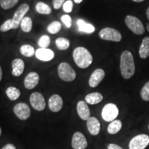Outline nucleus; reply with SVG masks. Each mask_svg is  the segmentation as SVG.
<instances>
[{
    "instance_id": "32",
    "label": "nucleus",
    "mask_w": 149,
    "mask_h": 149,
    "mask_svg": "<svg viewBox=\"0 0 149 149\" xmlns=\"http://www.w3.org/2000/svg\"><path fill=\"white\" fill-rule=\"evenodd\" d=\"M50 42H51V40H50L49 36L43 35L38 41V45L42 48H46L50 45Z\"/></svg>"
},
{
    "instance_id": "16",
    "label": "nucleus",
    "mask_w": 149,
    "mask_h": 149,
    "mask_svg": "<svg viewBox=\"0 0 149 149\" xmlns=\"http://www.w3.org/2000/svg\"><path fill=\"white\" fill-rule=\"evenodd\" d=\"M87 128L91 135H97L100 131V123L96 117H91L87 120Z\"/></svg>"
},
{
    "instance_id": "18",
    "label": "nucleus",
    "mask_w": 149,
    "mask_h": 149,
    "mask_svg": "<svg viewBox=\"0 0 149 149\" xmlns=\"http://www.w3.org/2000/svg\"><path fill=\"white\" fill-rule=\"evenodd\" d=\"M12 74L13 76L19 77L23 73L25 64L24 61L21 59H15L12 61Z\"/></svg>"
},
{
    "instance_id": "25",
    "label": "nucleus",
    "mask_w": 149,
    "mask_h": 149,
    "mask_svg": "<svg viewBox=\"0 0 149 149\" xmlns=\"http://www.w3.org/2000/svg\"><path fill=\"white\" fill-rule=\"evenodd\" d=\"M21 29L24 32L29 33L31 31L33 27V22L31 17H25L20 23Z\"/></svg>"
},
{
    "instance_id": "5",
    "label": "nucleus",
    "mask_w": 149,
    "mask_h": 149,
    "mask_svg": "<svg viewBox=\"0 0 149 149\" xmlns=\"http://www.w3.org/2000/svg\"><path fill=\"white\" fill-rule=\"evenodd\" d=\"M99 36L103 40L111 41V42H119L122 40V34L117 30L113 28H104L100 31Z\"/></svg>"
},
{
    "instance_id": "8",
    "label": "nucleus",
    "mask_w": 149,
    "mask_h": 149,
    "mask_svg": "<svg viewBox=\"0 0 149 149\" xmlns=\"http://www.w3.org/2000/svg\"><path fill=\"white\" fill-rule=\"evenodd\" d=\"M30 102L33 108L38 111H42L46 107V102L44 96L38 92L33 93L30 97Z\"/></svg>"
},
{
    "instance_id": "30",
    "label": "nucleus",
    "mask_w": 149,
    "mask_h": 149,
    "mask_svg": "<svg viewBox=\"0 0 149 149\" xmlns=\"http://www.w3.org/2000/svg\"><path fill=\"white\" fill-rule=\"evenodd\" d=\"M18 1L19 0H0V6L3 9L7 10L14 7Z\"/></svg>"
},
{
    "instance_id": "35",
    "label": "nucleus",
    "mask_w": 149,
    "mask_h": 149,
    "mask_svg": "<svg viewBox=\"0 0 149 149\" xmlns=\"http://www.w3.org/2000/svg\"><path fill=\"white\" fill-rule=\"evenodd\" d=\"M65 0H53V6L55 9H59L64 4Z\"/></svg>"
},
{
    "instance_id": "39",
    "label": "nucleus",
    "mask_w": 149,
    "mask_h": 149,
    "mask_svg": "<svg viewBox=\"0 0 149 149\" xmlns=\"http://www.w3.org/2000/svg\"><path fill=\"white\" fill-rule=\"evenodd\" d=\"M146 17H147V19H148V21H149V7L146 10Z\"/></svg>"
},
{
    "instance_id": "23",
    "label": "nucleus",
    "mask_w": 149,
    "mask_h": 149,
    "mask_svg": "<svg viewBox=\"0 0 149 149\" xmlns=\"http://www.w3.org/2000/svg\"><path fill=\"white\" fill-rule=\"evenodd\" d=\"M122 127V123L120 120H115L113 122H111V124H109L108 126V132L110 134L112 135H114L118 133L119 131L121 130V128Z\"/></svg>"
},
{
    "instance_id": "33",
    "label": "nucleus",
    "mask_w": 149,
    "mask_h": 149,
    "mask_svg": "<svg viewBox=\"0 0 149 149\" xmlns=\"http://www.w3.org/2000/svg\"><path fill=\"white\" fill-rule=\"evenodd\" d=\"M72 8H73V3L70 0H68L63 4V10L66 13H70L72 12Z\"/></svg>"
},
{
    "instance_id": "38",
    "label": "nucleus",
    "mask_w": 149,
    "mask_h": 149,
    "mask_svg": "<svg viewBox=\"0 0 149 149\" xmlns=\"http://www.w3.org/2000/svg\"><path fill=\"white\" fill-rule=\"evenodd\" d=\"M1 79H2V69H1V66H0V81H1Z\"/></svg>"
},
{
    "instance_id": "24",
    "label": "nucleus",
    "mask_w": 149,
    "mask_h": 149,
    "mask_svg": "<svg viewBox=\"0 0 149 149\" xmlns=\"http://www.w3.org/2000/svg\"><path fill=\"white\" fill-rule=\"evenodd\" d=\"M6 93L8 97L12 101H15L21 95L20 91L13 86L8 87L6 91Z\"/></svg>"
},
{
    "instance_id": "9",
    "label": "nucleus",
    "mask_w": 149,
    "mask_h": 149,
    "mask_svg": "<svg viewBox=\"0 0 149 149\" xmlns=\"http://www.w3.org/2000/svg\"><path fill=\"white\" fill-rule=\"evenodd\" d=\"M13 111L16 116L21 120H26L31 115V109L25 103H19L15 106Z\"/></svg>"
},
{
    "instance_id": "27",
    "label": "nucleus",
    "mask_w": 149,
    "mask_h": 149,
    "mask_svg": "<svg viewBox=\"0 0 149 149\" xmlns=\"http://www.w3.org/2000/svg\"><path fill=\"white\" fill-rule=\"evenodd\" d=\"M55 44L57 48L61 51L67 50L70 46V42L68 39L64 37H59L55 40Z\"/></svg>"
},
{
    "instance_id": "13",
    "label": "nucleus",
    "mask_w": 149,
    "mask_h": 149,
    "mask_svg": "<svg viewBox=\"0 0 149 149\" xmlns=\"http://www.w3.org/2000/svg\"><path fill=\"white\" fill-rule=\"evenodd\" d=\"M35 56L37 59L41 61H51L55 57V53L51 49L48 48H39L35 51Z\"/></svg>"
},
{
    "instance_id": "7",
    "label": "nucleus",
    "mask_w": 149,
    "mask_h": 149,
    "mask_svg": "<svg viewBox=\"0 0 149 149\" xmlns=\"http://www.w3.org/2000/svg\"><path fill=\"white\" fill-rule=\"evenodd\" d=\"M149 144V136L140 134L134 137L130 141L129 149H145Z\"/></svg>"
},
{
    "instance_id": "20",
    "label": "nucleus",
    "mask_w": 149,
    "mask_h": 149,
    "mask_svg": "<svg viewBox=\"0 0 149 149\" xmlns=\"http://www.w3.org/2000/svg\"><path fill=\"white\" fill-rule=\"evenodd\" d=\"M77 25L78 27V30L80 32L85 33H93L95 32V27L92 24L87 23L84 21L83 19H78L77 22Z\"/></svg>"
},
{
    "instance_id": "1",
    "label": "nucleus",
    "mask_w": 149,
    "mask_h": 149,
    "mask_svg": "<svg viewBox=\"0 0 149 149\" xmlns=\"http://www.w3.org/2000/svg\"><path fill=\"white\" fill-rule=\"evenodd\" d=\"M120 70L122 77L126 79L131 78L135 74V65L133 54L124 51L120 57Z\"/></svg>"
},
{
    "instance_id": "31",
    "label": "nucleus",
    "mask_w": 149,
    "mask_h": 149,
    "mask_svg": "<svg viewBox=\"0 0 149 149\" xmlns=\"http://www.w3.org/2000/svg\"><path fill=\"white\" fill-rule=\"evenodd\" d=\"M141 97L144 101L148 102L149 101V81L145 84V85L141 88Z\"/></svg>"
},
{
    "instance_id": "34",
    "label": "nucleus",
    "mask_w": 149,
    "mask_h": 149,
    "mask_svg": "<svg viewBox=\"0 0 149 149\" xmlns=\"http://www.w3.org/2000/svg\"><path fill=\"white\" fill-rule=\"evenodd\" d=\"M61 21H62L63 23H64L67 28L71 27L72 25V19L68 15H64L61 17Z\"/></svg>"
},
{
    "instance_id": "12",
    "label": "nucleus",
    "mask_w": 149,
    "mask_h": 149,
    "mask_svg": "<svg viewBox=\"0 0 149 149\" xmlns=\"http://www.w3.org/2000/svg\"><path fill=\"white\" fill-rule=\"evenodd\" d=\"M48 107L51 111L59 112L63 107L62 98L57 94L52 95L48 101Z\"/></svg>"
},
{
    "instance_id": "43",
    "label": "nucleus",
    "mask_w": 149,
    "mask_h": 149,
    "mask_svg": "<svg viewBox=\"0 0 149 149\" xmlns=\"http://www.w3.org/2000/svg\"><path fill=\"white\" fill-rule=\"evenodd\" d=\"M1 128H0V136H1Z\"/></svg>"
},
{
    "instance_id": "40",
    "label": "nucleus",
    "mask_w": 149,
    "mask_h": 149,
    "mask_svg": "<svg viewBox=\"0 0 149 149\" xmlns=\"http://www.w3.org/2000/svg\"><path fill=\"white\" fill-rule=\"evenodd\" d=\"M132 1H135V2H137V3H139V2H142V1H144V0H132Z\"/></svg>"
},
{
    "instance_id": "29",
    "label": "nucleus",
    "mask_w": 149,
    "mask_h": 149,
    "mask_svg": "<svg viewBox=\"0 0 149 149\" xmlns=\"http://www.w3.org/2000/svg\"><path fill=\"white\" fill-rule=\"evenodd\" d=\"M61 25L59 22H53L50 24L47 27V31L51 34H56L61 30Z\"/></svg>"
},
{
    "instance_id": "36",
    "label": "nucleus",
    "mask_w": 149,
    "mask_h": 149,
    "mask_svg": "<svg viewBox=\"0 0 149 149\" xmlns=\"http://www.w3.org/2000/svg\"><path fill=\"white\" fill-rule=\"evenodd\" d=\"M109 149H123L122 147H120L118 145L115 144H110L108 146Z\"/></svg>"
},
{
    "instance_id": "4",
    "label": "nucleus",
    "mask_w": 149,
    "mask_h": 149,
    "mask_svg": "<svg viewBox=\"0 0 149 149\" xmlns=\"http://www.w3.org/2000/svg\"><path fill=\"white\" fill-rule=\"evenodd\" d=\"M59 77L64 81H72L76 78V72L69 64L62 62L58 66Z\"/></svg>"
},
{
    "instance_id": "14",
    "label": "nucleus",
    "mask_w": 149,
    "mask_h": 149,
    "mask_svg": "<svg viewBox=\"0 0 149 149\" xmlns=\"http://www.w3.org/2000/svg\"><path fill=\"white\" fill-rule=\"evenodd\" d=\"M40 81V76L35 72H31L28 74L24 79V86L26 88L31 89L34 88L38 84Z\"/></svg>"
},
{
    "instance_id": "44",
    "label": "nucleus",
    "mask_w": 149,
    "mask_h": 149,
    "mask_svg": "<svg viewBox=\"0 0 149 149\" xmlns=\"http://www.w3.org/2000/svg\"><path fill=\"white\" fill-rule=\"evenodd\" d=\"M148 128H149V126H148Z\"/></svg>"
},
{
    "instance_id": "17",
    "label": "nucleus",
    "mask_w": 149,
    "mask_h": 149,
    "mask_svg": "<svg viewBox=\"0 0 149 149\" xmlns=\"http://www.w3.org/2000/svg\"><path fill=\"white\" fill-rule=\"evenodd\" d=\"M29 4H27V3H23V4H22L14 13L13 19L15 22H16L17 23L20 24L21 22L22 21V19L24 18V15H25L28 11L29 10Z\"/></svg>"
},
{
    "instance_id": "2",
    "label": "nucleus",
    "mask_w": 149,
    "mask_h": 149,
    "mask_svg": "<svg viewBox=\"0 0 149 149\" xmlns=\"http://www.w3.org/2000/svg\"><path fill=\"white\" fill-rule=\"evenodd\" d=\"M73 59L75 64L81 68H86L93 62V56L86 48L77 47L74 50Z\"/></svg>"
},
{
    "instance_id": "26",
    "label": "nucleus",
    "mask_w": 149,
    "mask_h": 149,
    "mask_svg": "<svg viewBox=\"0 0 149 149\" xmlns=\"http://www.w3.org/2000/svg\"><path fill=\"white\" fill-rule=\"evenodd\" d=\"M36 10L38 13L42 15H48L52 12L51 7L44 2H38L37 3Z\"/></svg>"
},
{
    "instance_id": "11",
    "label": "nucleus",
    "mask_w": 149,
    "mask_h": 149,
    "mask_svg": "<svg viewBox=\"0 0 149 149\" xmlns=\"http://www.w3.org/2000/svg\"><path fill=\"white\" fill-rule=\"evenodd\" d=\"M105 77V72L102 68H97L91 74L89 79V86L92 88L97 86Z\"/></svg>"
},
{
    "instance_id": "41",
    "label": "nucleus",
    "mask_w": 149,
    "mask_h": 149,
    "mask_svg": "<svg viewBox=\"0 0 149 149\" xmlns=\"http://www.w3.org/2000/svg\"><path fill=\"white\" fill-rule=\"evenodd\" d=\"M82 1H83V0H74V1L76 3H80Z\"/></svg>"
},
{
    "instance_id": "10",
    "label": "nucleus",
    "mask_w": 149,
    "mask_h": 149,
    "mask_svg": "<svg viewBox=\"0 0 149 149\" xmlns=\"http://www.w3.org/2000/svg\"><path fill=\"white\" fill-rule=\"evenodd\" d=\"M88 146L85 136L80 132L74 133L72 139V147L74 149H85Z\"/></svg>"
},
{
    "instance_id": "6",
    "label": "nucleus",
    "mask_w": 149,
    "mask_h": 149,
    "mask_svg": "<svg viewBox=\"0 0 149 149\" xmlns=\"http://www.w3.org/2000/svg\"><path fill=\"white\" fill-rule=\"evenodd\" d=\"M118 108L114 104H107L102 109V117L106 122H113L118 116Z\"/></svg>"
},
{
    "instance_id": "21",
    "label": "nucleus",
    "mask_w": 149,
    "mask_h": 149,
    "mask_svg": "<svg viewBox=\"0 0 149 149\" xmlns=\"http://www.w3.org/2000/svg\"><path fill=\"white\" fill-rule=\"evenodd\" d=\"M103 100V96L100 93H89L85 97V101L87 104L94 105L100 102H101Z\"/></svg>"
},
{
    "instance_id": "15",
    "label": "nucleus",
    "mask_w": 149,
    "mask_h": 149,
    "mask_svg": "<svg viewBox=\"0 0 149 149\" xmlns=\"http://www.w3.org/2000/svg\"><path fill=\"white\" fill-rule=\"evenodd\" d=\"M77 111L80 118L83 120H88L90 118L91 112L86 102L79 101L77 105Z\"/></svg>"
},
{
    "instance_id": "28",
    "label": "nucleus",
    "mask_w": 149,
    "mask_h": 149,
    "mask_svg": "<svg viewBox=\"0 0 149 149\" xmlns=\"http://www.w3.org/2000/svg\"><path fill=\"white\" fill-rule=\"evenodd\" d=\"M20 53L25 57H31L35 55V51L33 46L29 44H25V45L22 46L20 48Z\"/></svg>"
},
{
    "instance_id": "42",
    "label": "nucleus",
    "mask_w": 149,
    "mask_h": 149,
    "mask_svg": "<svg viewBox=\"0 0 149 149\" xmlns=\"http://www.w3.org/2000/svg\"><path fill=\"white\" fill-rule=\"evenodd\" d=\"M146 29H147V31L149 32V24H146Z\"/></svg>"
},
{
    "instance_id": "19",
    "label": "nucleus",
    "mask_w": 149,
    "mask_h": 149,
    "mask_svg": "<svg viewBox=\"0 0 149 149\" xmlns=\"http://www.w3.org/2000/svg\"><path fill=\"white\" fill-rule=\"evenodd\" d=\"M139 55L141 59H145L149 57V37L143 39L139 49Z\"/></svg>"
},
{
    "instance_id": "37",
    "label": "nucleus",
    "mask_w": 149,
    "mask_h": 149,
    "mask_svg": "<svg viewBox=\"0 0 149 149\" xmlns=\"http://www.w3.org/2000/svg\"><path fill=\"white\" fill-rule=\"evenodd\" d=\"M1 149H16V148L13 144H7L6 145H5V146H3Z\"/></svg>"
},
{
    "instance_id": "3",
    "label": "nucleus",
    "mask_w": 149,
    "mask_h": 149,
    "mask_svg": "<svg viewBox=\"0 0 149 149\" xmlns=\"http://www.w3.org/2000/svg\"><path fill=\"white\" fill-rule=\"evenodd\" d=\"M125 24L130 31L135 35H141L145 33L144 25L138 18L133 15H127L125 17Z\"/></svg>"
},
{
    "instance_id": "22",
    "label": "nucleus",
    "mask_w": 149,
    "mask_h": 149,
    "mask_svg": "<svg viewBox=\"0 0 149 149\" xmlns=\"http://www.w3.org/2000/svg\"><path fill=\"white\" fill-rule=\"evenodd\" d=\"M19 26V24L17 23L16 22H15L13 19H10L6 20L0 26V31L1 32H6V31H8L9 30L17 29Z\"/></svg>"
}]
</instances>
